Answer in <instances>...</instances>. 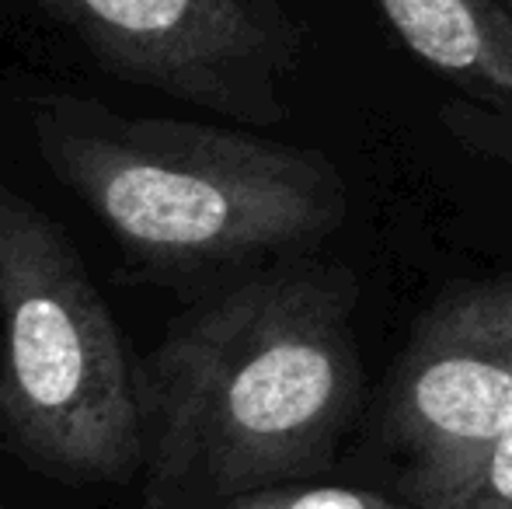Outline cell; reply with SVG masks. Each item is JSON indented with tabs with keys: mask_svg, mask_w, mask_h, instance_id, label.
I'll return each instance as SVG.
<instances>
[{
	"mask_svg": "<svg viewBox=\"0 0 512 509\" xmlns=\"http://www.w3.org/2000/svg\"><path fill=\"white\" fill-rule=\"evenodd\" d=\"M356 283L290 269L220 293L136 363L143 509H216L331 468L359 401Z\"/></svg>",
	"mask_w": 512,
	"mask_h": 509,
	"instance_id": "cell-1",
	"label": "cell"
},
{
	"mask_svg": "<svg viewBox=\"0 0 512 509\" xmlns=\"http://www.w3.org/2000/svg\"><path fill=\"white\" fill-rule=\"evenodd\" d=\"M28 123L56 182L150 276L304 252L345 220V182L317 150L81 95L35 98Z\"/></svg>",
	"mask_w": 512,
	"mask_h": 509,
	"instance_id": "cell-2",
	"label": "cell"
},
{
	"mask_svg": "<svg viewBox=\"0 0 512 509\" xmlns=\"http://www.w3.org/2000/svg\"><path fill=\"white\" fill-rule=\"evenodd\" d=\"M0 443L42 475L143 471L136 367L74 241L0 178Z\"/></svg>",
	"mask_w": 512,
	"mask_h": 509,
	"instance_id": "cell-3",
	"label": "cell"
},
{
	"mask_svg": "<svg viewBox=\"0 0 512 509\" xmlns=\"http://www.w3.org/2000/svg\"><path fill=\"white\" fill-rule=\"evenodd\" d=\"M67 28L126 84L234 123L286 116L300 25L286 0H18Z\"/></svg>",
	"mask_w": 512,
	"mask_h": 509,
	"instance_id": "cell-4",
	"label": "cell"
},
{
	"mask_svg": "<svg viewBox=\"0 0 512 509\" xmlns=\"http://www.w3.org/2000/svg\"><path fill=\"white\" fill-rule=\"evenodd\" d=\"M509 415L512 265L439 293L387 377L380 429L408 461V503H443Z\"/></svg>",
	"mask_w": 512,
	"mask_h": 509,
	"instance_id": "cell-5",
	"label": "cell"
},
{
	"mask_svg": "<svg viewBox=\"0 0 512 509\" xmlns=\"http://www.w3.org/2000/svg\"><path fill=\"white\" fill-rule=\"evenodd\" d=\"M401 42L467 98L512 109V14L495 0H373Z\"/></svg>",
	"mask_w": 512,
	"mask_h": 509,
	"instance_id": "cell-6",
	"label": "cell"
},
{
	"mask_svg": "<svg viewBox=\"0 0 512 509\" xmlns=\"http://www.w3.org/2000/svg\"><path fill=\"white\" fill-rule=\"evenodd\" d=\"M439 123L460 147L512 175V109L464 95L439 105Z\"/></svg>",
	"mask_w": 512,
	"mask_h": 509,
	"instance_id": "cell-7",
	"label": "cell"
},
{
	"mask_svg": "<svg viewBox=\"0 0 512 509\" xmlns=\"http://www.w3.org/2000/svg\"><path fill=\"white\" fill-rule=\"evenodd\" d=\"M216 509H422L408 499H391L370 489H349V485H317L293 482L272 485L248 496H237Z\"/></svg>",
	"mask_w": 512,
	"mask_h": 509,
	"instance_id": "cell-8",
	"label": "cell"
},
{
	"mask_svg": "<svg viewBox=\"0 0 512 509\" xmlns=\"http://www.w3.org/2000/svg\"><path fill=\"white\" fill-rule=\"evenodd\" d=\"M436 509H512V415Z\"/></svg>",
	"mask_w": 512,
	"mask_h": 509,
	"instance_id": "cell-9",
	"label": "cell"
},
{
	"mask_svg": "<svg viewBox=\"0 0 512 509\" xmlns=\"http://www.w3.org/2000/svg\"><path fill=\"white\" fill-rule=\"evenodd\" d=\"M509 4H512V0H509Z\"/></svg>",
	"mask_w": 512,
	"mask_h": 509,
	"instance_id": "cell-10",
	"label": "cell"
}]
</instances>
